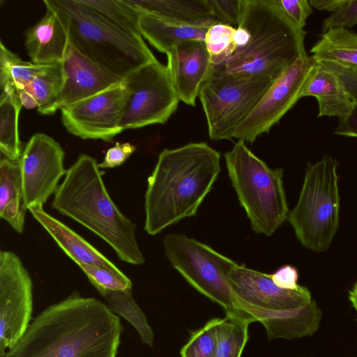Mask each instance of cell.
<instances>
[{
  "instance_id": "6da1fadb",
  "label": "cell",
  "mask_w": 357,
  "mask_h": 357,
  "mask_svg": "<svg viewBox=\"0 0 357 357\" xmlns=\"http://www.w3.org/2000/svg\"><path fill=\"white\" fill-rule=\"evenodd\" d=\"M122 331L108 305L73 293L38 314L1 357H116Z\"/></svg>"
},
{
  "instance_id": "7a4b0ae2",
  "label": "cell",
  "mask_w": 357,
  "mask_h": 357,
  "mask_svg": "<svg viewBox=\"0 0 357 357\" xmlns=\"http://www.w3.org/2000/svg\"><path fill=\"white\" fill-rule=\"evenodd\" d=\"M220 154L206 142L165 149L147 179L144 230L150 235L195 216L220 172Z\"/></svg>"
},
{
  "instance_id": "3957f363",
  "label": "cell",
  "mask_w": 357,
  "mask_h": 357,
  "mask_svg": "<svg viewBox=\"0 0 357 357\" xmlns=\"http://www.w3.org/2000/svg\"><path fill=\"white\" fill-rule=\"evenodd\" d=\"M100 169L95 158L79 155L59 185L52 206L103 239L120 260L142 265L145 258L136 238V226L113 202Z\"/></svg>"
},
{
  "instance_id": "277c9868",
  "label": "cell",
  "mask_w": 357,
  "mask_h": 357,
  "mask_svg": "<svg viewBox=\"0 0 357 357\" xmlns=\"http://www.w3.org/2000/svg\"><path fill=\"white\" fill-rule=\"evenodd\" d=\"M250 40L212 73L273 81L297 59L307 55L304 46L307 32L297 29L278 8L275 0H241L239 23Z\"/></svg>"
},
{
  "instance_id": "5b68a950",
  "label": "cell",
  "mask_w": 357,
  "mask_h": 357,
  "mask_svg": "<svg viewBox=\"0 0 357 357\" xmlns=\"http://www.w3.org/2000/svg\"><path fill=\"white\" fill-rule=\"evenodd\" d=\"M43 3L58 15L73 47L121 79L156 59L142 36L120 29L79 0Z\"/></svg>"
},
{
  "instance_id": "8992f818",
  "label": "cell",
  "mask_w": 357,
  "mask_h": 357,
  "mask_svg": "<svg viewBox=\"0 0 357 357\" xmlns=\"http://www.w3.org/2000/svg\"><path fill=\"white\" fill-rule=\"evenodd\" d=\"M228 175L257 234L271 236L287 220L283 170L271 169L238 140L225 153Z\"/></svg>"
},
{
  "instance_id": "52a82bcc",
  "label": "cell",
  "mask_w": 357,
  "mask_h": 357,
  "mask_svg": "<svg viewBox=\"0 0 357 357\" xmlns=\"http://www.w3.org/2000/svg\"><path fill=\"white\" fill-rule=\"evenodd\" d=\"M338 165L328 155L308 162L298 202L288 214L298 241L315 252L329 248L339 228Z\"/></svg>"
},
{
  "instance_id": "ba28073f",
  "label": "cell",
  "mask_w": 357,
  "mask_h": 357,
  "mask_svg": "<svg viewBox=\"0 0 357 357\" xmlns=\"http://www.w3.org/2000/svg\"><path fill=\"white\" fill-rule=\"evenodd\" d=\"M163 245L172 266L197 291L222 306L226 317L249 325L257 321L244 310L227 281V273L236 264L235 261L183 234H167Z\"/></svg>"
},
{
  "instance_id": "9c48e42d",
  "label": "cell",
  "mask_w": 357,
  "mask_h": 357,
  "mask_svg": "<svg viewBox=\"0 0 357 357\" xmlns=\"http://www.w3.org/2000/svg\"><path fill=\"white\" fill-rule=\"evenodd\" d=\"M274 81L212 73L202 84L199 98L212 140L231 139Z\"/></svg>"
},
{
  "instance_id": "30bf717a",
  "label": "cell",
  "mask_w": 357,
  "mask_h": 357,
  "mask_svg": "<svg viewBox=\"0 0 357 357\" xmlns=\"http://www.w3.org/2000/svg\"><path fill=\"white\" fill-rule=\"evenodd\" d=\"M128 96L120 126L123 130L162 124L176 112L180 101L167 66L156 59L123 79Z\"/></svg>"
},
{
  "instance_id": "8fae6325",
  "label": "cell",
  "mask_w": 357,
  "mask_h": 357,
  "mask_svg": "<svg viewBox=\"0 0 357 357\" xmlns=\"http://www.w3.org/2000/svg\"><path fill=\"white\" fill-rule=\"evenodd\" d=\"M317 61L312 56L297 59L266 90L236 129L234 138L252 143L271 128L301 99L302 90Z\"/></svg>"
},
{
  "instance_id": "7c38bea8",
  "label": "cell",
  "mask_w": 357,
  "mask_h": 357,
  "mask_svg": "<svg viewBox=\"0 0 357 357\" xmlns=\"http://www.w3.org/2000/svg\"><path fill=\"white\" fill-rule=\"evenodd\" d=\"M33 282L20 257L0 252V357L12 348L30 324Z\"/></svg>"
},
{
  "instance_id": "4fadbf2b",
  "label": "cell",
  "mask_w": 357,
  "mask_h": 357,
  "mask_svg": "<svg viewBox=\"0 0 357 357\" xmlns=\"http://www.w3.org/2000/svg\"><path fill=\"white\" fill-rule=\"evenodd\" d=\"M229 284L244 310L262 325L280 312L310 303V290L300 285L296 289L277 286L271 275L236 264L227 273Z\"/></svg>"
},
{
  "instance_id": "5bb4252c",
  "label": "cell",
  "mask_w": 357,
  "mask_h": 357,
  "mask_svg": "<svg viewBox=\"0 0 357 357\" xmlns=\"http://www.w3.org/2000/svg\"><path fill=\"white\" fill-rule=\"evenodd\" d=\"M128 96L123 81L70 106L62 108L66 129L82 139L110 142L123 131L120 126Z\"/></svg>"
},
{
  "instance_id": "9a60e30c",
  "label": "cell",
  "mask_w": 357,
  "mask_h": 357,
  "mask_svg": "<svg viewBox=\"0 0 357 357\" xmlns=\"http://www.w3.org/2000/svg\"><path fill=\"white\" fill-rule=\"evenodd\" d=\"M64 155L61 145L50 136L36 133L30 138L19 160L26 210L43 206L55 193L59 181L67 172Z\"/></svg>"
},
{
  "instance_id": "2e32d148",
  "label": "cell",
  "mask_w": 357,
  "mask_h": 357,
  "mask_svg": "<svg viewBox=\"0 0 357 357\" xmlns=\"http://www.w3.org/2000/svg\"><path fill=\"white\" fill-rule=\"evenodd\" d=\"M166 55L167 70L179 100L195 106L202 84L213 71L204 41H184L174 46Z\"/></svg>"
},
{
  "instance_id": "e0dca14e",
  "label": "cell",
  "mask_w": 357,
  "mask_h": 357,
  "mask_svg": "<svg viewBox=\"0 0 357 357\" xmlns=\"http://www.w3.org/2000/svg\"><path fill=\"white\" fill-rule=\"evenodd\" d=\"M65 82L56 108L70 106L123 81L80 53L70 43L62 61Z\"/></svg>"
},
{
  "instance_id": "ac0fdd59",
  "label": "cell",
  "mask_w": 357,
  "mask_h": 357,
  "mask_svg": "<svg viewBox=\"0 0 357 357\" xmlns=\"http://www.w3.org/2000/svg\"><path fill=\"white\" fill-rule=\"evenodd\" d=\"M313 96L318 103L317 117L344 119L353 109L354 102L335 67L317 61L302 90L301 98Z\"/></svg>"
},
{
  "instance_id": "d6986e66",
  "label": "cell",
  "mask_w": 357,
  "mask_h": 357,
  "mask_svg": "<svg viewBox=\"0 0 357 357\" xmlns=\"http://www.w3.org/2000/svg\"><path fill=\"white\" fill-rule=\"evenodd\" d=\"M69 45L67 31L58 15L46 7L43 18L25 33V46L32 63L51 65L61 62Z\"/></svg>"
},
{
  "instance_id": "ffe728a7",
  "label": "cell",
  "mask_w": 357,
  "mask_h": 357,
  "mask_svg": "<svg viewBox=\"0 0 357 357\" xmlns=\"http://www.w3.org/2000/svg\"><path fill=\"white\" fill-rule=\"evenodd\" d=\"M29 211L61 250L77 264L93 265L116 273H123L81 236L47 213L43 206L32 207Z\"/></svg>"
},
{
  "instance_id": "44dd1931",
  "label": "cell",
  "mask_w": 357,
  "mask_h": 357,
  "mask_svg": "<svg viewBox=\"0 0 357 357\" xmlns=\"http://www.w3.org/2000/svg\"><path fill=\"white\" fill-rule=\"evenodd\" d=\"M141 13L176 24L211 27L219 23L208 0H126Z\"/></svg>"
},
{
  "instance_id": "7402d4cb",
  "label": "cell",
  "mask_w": 357,
  "mask_h": 357,
  "mask_svg": "<svg viewBox=\"0 0 357 357\" xmlns=\"http://www.w3.org/2000/svg\"><path fill=\"white\" fill-rule=\"evenodd\" d=\"M26 208L20 160H0V217L15 231L22 234Z\"/></svg>"
},
{
  "instance_id": "603a6c76",
  "label": "cell",
  "mask_w": 357,
  "mask_h": 357,
  "mask_svg": "<svg viewBox=\"0 0 357 357\" xmlns=\"http://www.w3.org/2000/svg\"><path fill=\"white\" fill-rule=\"evenodd\" d=\"M322 312L315 301L296 308L283 311L264 326L269 340L294 339L312 336L319 328Z\"/></svg>"
},
{
  "instance_id": "cb8c5ba5",
  "label": "cell",
  "mask_w": 357,
  "mask_h": 357,
  "mask_svg": "<svg viewBox=\"0 0 357 357\" xmlns=\"http://www.w3.org/2000/svg\"><path fill=\"white\" fill-rule=\"evenodd\" d=\"M310 52L317 61L357 70V32L342 27L330 29L322 33Z\"/></svg>"
},
{
  "instance_id": "d4e9b609",
  "label": "cell",
  "mask_w": 357,
  "mask_h": 357,
  "mask_svg": "<svg viewBox=\"0 0 357 357\" xmlns=\"http://www.w3.org/2000/svg\"><path fill=\"white\" fill-rule=\"evenodd\" d=\"M139 27L142 37L158 51L165 54L184 41H204L210 28L169 23L143 13L140 15Z\"/></svg>"
},
{
  "instance_id": "484cf974",
  "label": "cell",
  "mask_w": 357,
  "mask_h": 357,
  "mask_svg": "<svg viewBox=\"0 0 357 357\" xmlns=\"http://www.w3.org/2000/svg\"><path fill=\"white\" fill-rule=\"evenodd\" d=\"M22 104L14 84L1 87L0 96V150L5 158L20 160L22 155L18 132V118Z\"/></svg>"
},
{
  "instance_id": "4316f807",
  "label": "cell",
  "mask_w": 357,
  "mask_h": 357,
  "mask_svg": "<svg viewBox=\"0 0 357 357\" xmlns=\"http://www.w3.org/2000/svg\"><path fill=\"white\" fill-rule=\"evenodd\" d=\"M64 82L65 73L61 61L50 65L30 82L17 87L24 88L33 96L39 113L51 115L57 110L56 104Z\"/></svg>"
},
{
  "instance_id": "83f0119b",
  "label": "cell",
  "mask_w": 357,
  "mask_h": 357,
  "mask_svg": "<svg viewBox=\"0 0 357 357\" xmlns=\"http://www.w3.org/2000/svg\"><path fill=\"white\" fill-rule=\"evenodd\" d=\"M109 308L127 320L137 331L142 342L153 347L154 334L146 317L132 296V289L106 291L101 294Z\"/></svg>"
},
{
  "instance_id": "f1b7e54d",
  "label": "cell",
  "mask_w": 357,
  "mask_h": 357,
  "mask_svg": "<svg viewBox=\"0 0 357 357\" xmlns=\"http://www.w3.org/2000/svg\"><path fill=\"white\" fill-rule=\"evenodd\" d=\"M96 10L120 29L131 35L142 36L139 22L141 12L126 0H79Z\"/></svg>"
},
{
  "instance_id": "f546056e",
  "label": "cell",
  "mask_w": 357,
  "mask_h": 357,
  "mask_svg": "<svg viewBox=\"0 0 357 357\" xmlns=\"http://www.w3.org/2000/svg\"><path fill=\"white\" fill-rule=\"evenodd\" d=\"M49 66L24 61L0 43V87L7 84L23 86Z\"/></svg>"
},
{
  "instance_id": "4dcf8cb0",
  "label": "cell",
  "mask_w": 357,
  "mask_h": 357,
  "mask_svg": "<svg viewBox=\"0 0 357 357\" xmlns=\"http://www.w3.org/2000/svg\"><path fill=\"white\" fill-rule=\"evenodd\" d=\"M249 324L225 317L220 319L215 357H241L248 340Z\"/></svg>"
},
{
  "instance_id": "1f68e13d",
  "label": "cell",
  "mask_w": 357,
  "mask_h": 357,
  "mask_svg": "<svg viewBox=\"0 0 357 357\" xmlns=\"http://www.w3.org/2000/svg\"><path fill=\"white\" fill-rule=\"evenodd\" d=\"M235 31L234 26L222 23L215 24L208 29L204 43L213 67L223 63L235 51Z\"/></svg>"
},
{
  "instance_id": "d6a6232c",
  "label": "cell",
  "mask_w": 357,
  "mask_h": 357,
  "mask_svg": "<svg viewBox=\"0 0 357 357\" xmlns=\"http://www.w3.org/2000/svg\"><path fill=\"white\" fill-rule=\"evenodd\" d=\"M220 321V318H213L192 332L181 350V357H215Z\"/></svg>"
},
{
  "instance_id": "836d02e7",
  "label": "cell",
  "mask_w": 357,
  "mask_h": 357,
  "mask_svg": "<svg viewBox=\"0 0 357 357\" xmlns=\"http://www.w3.org/2000/svg\"><path fill=\"white\" fill-rule=\"evenodd\" d=\"M100 294L106 291L132 289V283L124 273H116L96 266L77 264Z\"/></svg>"
},
{
  "instance_id": "e575fe53",
  "label": "cell",
  "mask_w": 357,
  "mask_h": 357,
  "mask_svg": "<svg viewBox=\"0 0 357 357\" xmlns=\"http://www.w3.org/2000/svg\"><path fill=\"white\" fill-rule=\"evenodd\" d=\"M331 64L337 70L344 86L349 92L354 102V108L349 115L344 119H339L334 134L347 137H357V70Z\"/></svg>"
},
{
  "instance_id": "d590c367",
  "label": "cell",
  "mask_w": 357,
  "mask_h": 357,
  "mask_svg": "<svg viewBox=\"0 0 357 357\" xmlns=\"http://www.w3.org/2000/svg\"><path fill=\"white\" fill-rule=\"evenodd\" d=\"M280 10L298 30L304 31L307 18L312 14L313 8L309 0H275Z\"/></svg>"
},
{
  "instance_id": "8d00e7d4",
  "label": "cell",
  "mask_w": 357,
  "mask_h": 357,
  "mask_svg": "<svg viewBox=\"0 0 357 357\" xmlns=\"http://www.w3.org/2000/svg\"><path fill=\"white\" fill-rule=\"evenodd\" d=\"M357 24V0H347L344 6L337 12L331 13L323 20L322 33L332 28L351 29Z\"/></svg>"
},
{
  "instance_id": "74e56055",
  "label": "cell",
  "mask_w": 357,
  "mask_h": 357,
  "mask_svg": "<svg viewBox=\"0 0 357 357\" xmlns=\"http://www.w3.org/2000/svg\"><path fill=\"white\" fill-rule=\"evenodd\" d=\"M219 23L238 26L241 13V0H208Z\"/></svg>"
},
{
  "instance_id": "f35d334b",
  "label": "cell",
  "mask_w": 357,
  "mask_h": 357,
  "mask_svg": "<svg viewBox=\"0 0 357 357\" xmlns=\"http://www.w3.org/2000/svg\"><path fill=\"white\" fill-rule=\"evenodd\" d=\"M136 147L128 143L116 142L109 148L102 162L98 164L100 169L114 168L123 164L135 151Z\"/></svg>"
},
{
  "instance_id": "ab89813d",
  "label": "cell",
  "mask_w": 357,
  "mask_h": 357,
  "mask_svg": "<svg viewBox=\"0 0 357 357\" xmlns=\"http://www.w3.org/2000/svg\"><path fill=\"white\" fill-rule=\"evenodd\" d=\"M275 284L285 289H296L300 286L297 284L298 274L296 268L291 265H284L271 275Z\"/></svg>"
},
{
  "instance_id": "60d3db41",
  "label": "cell",
  "mask_w": 357,
  "mask_h": 357,
  "mask_svg": "<svg viewBox=\"0 0 357 357\" xmlns=\"http://www.w3.org/2000/svg\"><path fill=\"white\" fill-rule=\"evenodd\" d=\"M312 8L331 12L332 13L339 10L346 3L347 0H309Z\"/></svg>"
},
{
  "instance_id": "b9f144b4",
  "label": "cell",
  "mask_w": 357,
  "mask_h": 357,
  "mask_svg": "<svg viewBox=\"0 0 357 357\" xmlns=\"http://www.w3.org/2000/svg\"><path fill=\"white\" fill-rule=\"evenodd\" d=\"M16 93L22 105L26 109L37 108V102L33 96L22 87L15 86Z\"/></svg>"
},
{
  "instance_id": "7bdbcfd3",
  "label": "cell",
  "mask_w": 357,
  "mask_h": 357,
  "mask_svg": "<svg viewBox=\"0 0 357 357\" xmlns=\"http://www.w3.org/2000/svg\"><path fill=\"white\" fill-rule=\"evenodd\" d=\"M250 40V33L245 28L238 26L234 35V44L236 50L244 47Z\"/></svg>"
},
{
  "instance_id": "ee69618b",
  "label": "cell",
  "mask_w": 357,
  "mask_h": 357,
  "mask_svg": "<svg viewBox=\"0 0 357 357\" xmlns=\"http://www.w3.org/2000/svg\"><path fill=\"white\" fill-rule=\"evenodd\" d=\"M349 299L357 314V282L354 284L352 289L349 291Z\"/></svg>"
},
{
  "instance_id": "f6af8a7d",
  "label": "cell",
  "mask_w": 357,
  "mask_h": 357,
  "mask_svg": "<svg viewBox=\"0 0 357 357\" xmlns=\"http://www.w3.org/2000/svg\"><path fill=\"white\" fill-rule=\"evenodd\" d=\"M301 357H305V356H301Z\"/></svg>"
}]
</instances>
